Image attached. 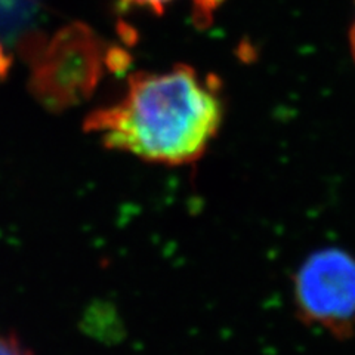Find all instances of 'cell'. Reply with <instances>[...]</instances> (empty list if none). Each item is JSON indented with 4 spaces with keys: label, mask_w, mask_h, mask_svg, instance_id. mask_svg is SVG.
I'll return each instance as SVG.
<instances>
[{
    "label": "cell",
    "mask_w": 355,
    "mask_h": 355,
    "mask_svg": "<svg viewBox=\"0 0 355 355\" xmlns=\"http://www.w3.org/2000/svg\"><path fill=\"white\" fill-rule=\"evenodd\" d=\"M224 119L220 85L190 65L133 74L117 103L96 108L85 130L110 150L160 164H187L202 157Z\"/></svg>",
    "instance_id": "obj_1"
},
{
    "label": "cell",
    "mask_w": 355,
    "mask_h": 355,
    "mask_svg": "<svg viewBox=\"0 0 355 355\" xmlns=\"http://www.w3.org/2000/svg\"><path fill=\"white\" fill-rule=\"evenodd\" d=\"M297 315L333 336L355 333V258L340 249L309 254L295 277Z\"/></svg>",
    "instance_id": "obj_2"
},
{
    "label": "cell",
    "mask_w": 355,
    "mask_h": 355,
    "mask_svg": "<svg viewBox=\"0 0 355 355\" xmlns=\"http://www.w3.org/2000/svg\"><path fill=\"white\" fill-rule=\"evenodd\" d=\"M120 62L86 26H71L52 40L36 73L37 92L53 107H67L92 94L104 64Z\"/></svg>",
    "instance_id": "obj_3"
},
{
    "label": "cell",
    "mask_w": 355,
    "mask_h": 355,
    "mask_svg": "<svg viewBox=\"0 0 355 355\" xmlns=\"http://www.w3.org/2000/svg\"><path fill=\"white\" fill-rule=\"evenodd\" d=\"M178 0H120L121 10L142 9L153 14H162ZM194 18L200 24H207L212 18L214 10L224 2V0H191Z\"/></svg>",
    "instance_id": "obj_4"
},
{
    "label": "cell",
    "mask_w": 355,
    "mask_h": 355,
    "mask_svg": "<svg viewBox=\"0 0 355 355\" xmlns=\"http://www.w3.org/2000/svg\"><path fill=\"white\" fill-rule=\"evenodd\" d=\"M33 5V0H0V28H8L22 12Z\"/></svg>",
    "instance_id": "obj_5"
},
{
    "label": "cell",
    "mask_w": 355,
    "mask_h": 355,
    "mask_svg": "<svg viewBox=\"0 0 355 355\" xmlns=\"http://www.w3.org/2000/svg\"><path fill=\"white\" fill-rule=\"evenodd\" d=\"M0 355H33L14 333H0Z\"/></svg>",
    "instance_id": "obj_6"
},
{
    "label": "cell",
    "mask_w": 355,
    "mask_h": 355,
    "mask_svg": "<svg viewBox=\"0 0 355 355\" xmlns=\"http://www.w3.org/2000/svg\"><path fill=\"white\" fill-rule=\"evenodd\" d=\"M349 49L352 53V60L355 62V18H354V22L351 26V30H349Z\"/></svg>",
    "instance_id": "obj_7"
}]
</instances>
